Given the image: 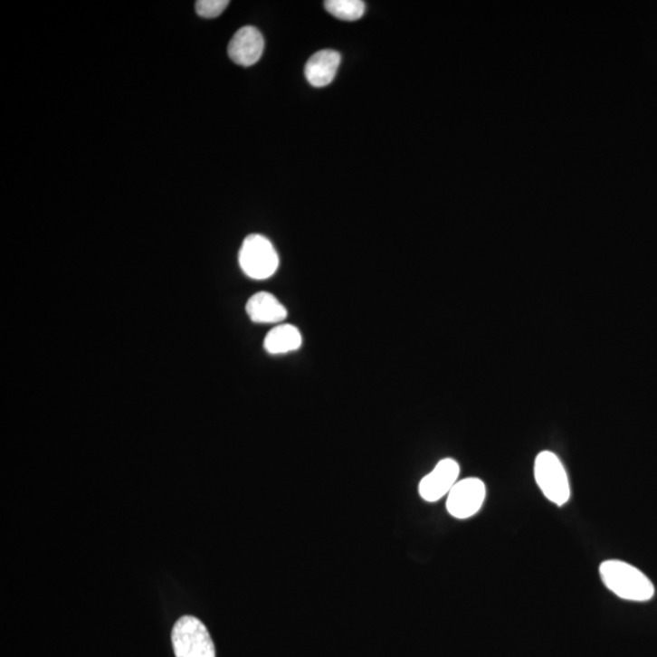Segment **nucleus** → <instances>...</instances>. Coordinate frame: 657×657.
I'll return each instance as SVG.
<instances>
[{
	"instance_id": "3",
	"label": "nucleus",
	"mask_w": 657,
	"mask_h": 657,
	"mask_svg": "<svg viewBox=\"0 0 657 657\" xmlns=\"http://www.w3.org/2000/svg\"><path fill=\"white\" fill-rule=\"evenodd\" d=\"M535 479L544 497L557 507L570 500L571 489L567 470L553 452L544 451L535 461Z\"/></svg>"
},
{
	"instance_id": "1",
	"label": "nucleus",
	"mask_w": 657,
	"mask_h": 657,
	"mask_svg": "<svg viewBox=\"0 0 657 657\" xmlns=\"http://www.w3.org/2000/svg\"><path fill=\"white\" fill-rule=\"evenodd\" d=\"M599 574L605 587L618 598L644 603L655 595V587L645 574L624 561H604Z\"/></svg>"
},
{
	"instance_id": "9",
	"label": "nucleus",
	"mask_w": 657,
	"mask_h": 657,
	"mask_svg": "<svg viewBox=\"0 0 657 657\" xmlns=\"http://www.w3.org/2000/svg\"><path fill=\"white\" fill-rule=\"evenodd\" d=\"M341 55L335 51H321L316 52L307 62L305 75L307 81L313 87L321 88L333 82L340 66Z\"/></svg>"
},
{
	"instance_id": "5",
	"label": "nucleus",
	"mask_w": 657,
	"mask_h": 657,
	"mask_svg": "<svg viewBox=\"0 0 657 657\" xmlns=\"http://www.w3.org/2000/svg\"><path fill=\"white\" fill-rule=\"evenodd\" d=\"M486 500V485L478 478L455 483L448 493L447 510L455 519H469L479 513Z\"/></svg>"
},
{
	"instance_id": "2",
	"label": "nucleus",
	"mask_w": 657,
	"mask_h": 657,
	"mask_svg": "<svg viewBox=\"0 0 657 657\" xmlns=\"http://www.w3.org/2000/svg\"><path fill=\"white\" fill-rule=\"evenodd\" d=\"M239 264L246 277L266 281L278 271L277 250L266 236L251 234L243 240L239 251Z\"/></svg>"
},
{
	"instance_id": "7",
	"label": "nucleus",
	"mask_w": 657,
	"mask_h": 657,
	"mask_svg": "<svg viewBox=\"0 0 657 657\" xmlns=\"http://www.w3.org/2000/svg\"><path fill=\"white\" fill-rule=\"evenodd\" d=\"M264 51V40L256 27L240 28L229 42V58L242 66H252L259 62Z\"/></svg>"
},
{
	"instance_id": "11",
	"label": "nucleus",
	"mask_w": 657,
	"mask_h": 657,
	"mask_svg": "<svg viewBox=\"0 0 657 657\" xmlns=\"http://www.w3.org/2000/svg\"><path fill=\"white\" fill-rule=\"evenodd\" d=\"M325 9L331 15L342 21H357L366 12V3L362 0H328Z\"/></svg>"
},
{
	"instance_id": "6",
	"label": "nucleus",
	"mask_w": 657,
	"mask_h": 657,
	"mask_svg": "<svg viewBox=\"0 0 657 657\" xmlns=\"http://www.w3.org/2000/svg\"><path fill=\"white\" fill-rule=\"evenodd\" d=\"M461 466L457 461L452 458L443 459L425 478H423L419 485L420 497L429 503L440 500L441 498L448 496L455 483L458 482Z\"/></svg>"
},
{
	"instance_id": "10",
	"label": "nucleus",
	"mask_w": 657,
	"mask_h": 657,
	"mask_svg": "<svg viewBox=\"0 0 657 657\" xmlns=\"http://www.w3.org/2000/svg\"><path fill=\"white\" fill-rule=\"evenodd\" d=\"M302 345V335L299 328L291 324H278L264 338V349L271 355H285L298 351Z\"/></svg>"
},
{
	"instance_id": "4",
	"label": "nucleus",
	"mask_w": 657,
	"mask_h": 657,
	"mask_svg": "<svg viewBox=\"0 0 657 657\" xmlns=\"http://www.w3.org/2000/svg\"><path fill=\"white\" fill-rule=\"evenodd\" d=\"M172 644L176 657H215L210 632L196 617L185 616L176 621Z\"/></svg>"
},
{
	"instance_id": "8",
	"label": "nucleus",
	"mask_w": 657,
	"mask_h": 657,
	"mask_svg": "<svg viewBox=\"0 0 657 657\" xmlns=\"http://www.w3.org/2000/svg\"><path fill=\"white\" fill-rule=\"evenodd\" d=\"M246 313L253 323L281 324L288 317V309L273 294L257 292L246 303Z\"/></svg>"
},
{
	"instance_id": "12",
	"label": "nucleus",
	"mask_w": 657,
	"mask_h": 657,
	"mask_svg": "<svg viewBox=\"0 0 657 657\" xmlns=\"http://www.w3.org/2000/svg\"><path fill=\"white\" fill-rule=\"evenodd\" d=\"M229 5L228 0H199L195 8L197 14L205 19H214L221 15Z\"/></svg>"
}]
</instances>
